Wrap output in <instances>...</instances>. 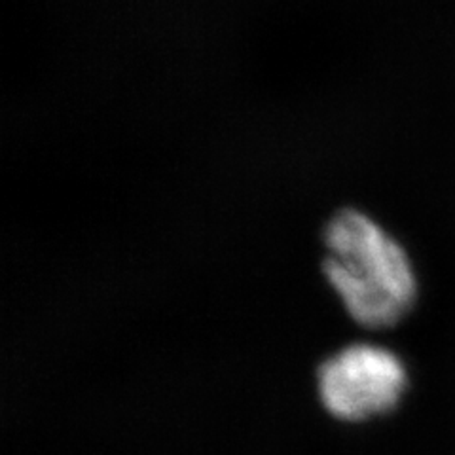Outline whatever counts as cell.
<instances>
[{"label": "cell", "mask_w": 455, "mask_h": 455, "mask_svg": "<svg viewBox=\"0 0 455 455\" xmlns=\"http://www.w3.org/2000/svg\"><path fill=\"white\" fill-rule=\"evenodd\" d=\"M321 269L349 319L386 331L406 319L419 283L408 251L368 212L338 209L323 226Z\"/></svg>", "instance_id": "1"}, {"label": "cell", "mask_w": 455, "mask_h": 455, "mask_svg": "<svg viewBox=\"0 0 455 455\" xmlns=\"http://www.w3.org/2000/svg\"><path fill=\"white\" fill-rule=\"evenodd\" d=\"M408 387L403 359L386 346L355 341L317 366V393L326 414L363 423L393 411Z\"/></svg>", "instance_id": "2"}]
</instances>
